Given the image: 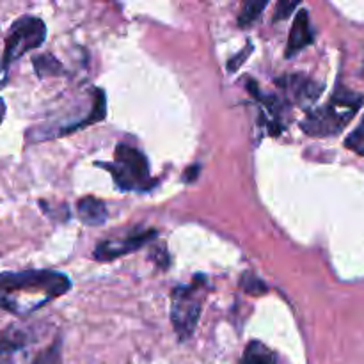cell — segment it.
I'll return each instance as SVG.
<instances>
[{
    "mask_svg": "<svg viewBox=\"0 0 364 364\" xmlns=\"http://www.w3.org/2000/svg\"><path fill=\"white\" fill-rule=\"evenodd\" d=\"M71 288L68 276L53 270L0 274V309L14 315L38 311Z\"/></svg>",
    "mask_w": 364,
    "mask_h": 364,
    "instance_id": "cell-1",
    "label": "cell"
},
{
    "mask_svg": "<svg viewBox=\"0 0 364 364\" xmlns=\"http://www.w3.org/2000/svg\"><path fill=\"white\" fill-rule=\"evenodd\" d=\"M363 102L364 96L347 91V89H340L334 92L327 105L306 116V119L301 123L302 130L311 137H331V135L340 134L350 123L355 112L361 109Z\"/></svg>",
    "mask_w": 364,
    "mask_h": 364,
    "instance_id": "cell-2",
    "label": "cell"
},
{
    "mask_svg": "<svg viewBox=\"0 0 364 364\" xmlns=\"http://www.w3.org/2000/svg\"><path fill=\"white\" fill-rule=\"evenodd\" d=\"M100 166H105L110 171L114 181L121 191L142 192L153 187L148 160L139 149L132 148V146L119 144L114 153V162L100 164Z\"/></svg>",
    "mask_w": 364,
    "mask_h": 364,
    "instance_id": "cell-3",
    "label": "cell"
},
{
    "mask_svg": "<svg viewBox=\"0 0 364 364\" xmlns=\"http://www.w3.org/2000/svg\"><path fill=\"white\" fill-rule=\"evenodd\" d=\"M206 281L198 277L188 287H178L171 299V322L180 340H187L194 333L201 316L203 301H205Z\"/></svg>",
    "mask_w": 364,
    "mask_h": 364,
    "instance_id": "cell-4",
    "label": "cell"
},
{
    "mask_svg": "<svg viewBox=\"0 0 364 364\" xmlns=\"http://www.w3.org/2000/svg\"><path fill=\"white\" fill-rule=\"evenodd\" d=\"M46 38V27L43 20L36 16H23L14 21L11 27L9 36L6 39V50H4L2 70H6L11 63L20 59L23 53L39 48Z\"/></svg>",
    "mask_w": 364,
    "mask_h": 364,
    "instance_id": "cell-5",
    "label": "cell"
},
{
    "mask_svg": "<svg viewBox=\"0 0 364 364\" xmlns=\"http://www.w3.org/2000/svg\"><path fill=\"white\" fill-rule=\"evenodd\" d=\"M156 237L155 230L142 231V233L130 235L127 238H121V240H103L98 247L95 249L92 256L100 262H110V259H116L119 256L130 255V252L137 251L139 247L148 244L151 238Z\"/></svg>",
    "mask_w": 364,
    "mask_h": 364,
    "instance_id": "cell-6",
    "label": "cell"
},
{
    "mask_svg": "<svg viewBox=\"0 0 364 364\" xmlns=\"http://www.w3.org/2000/svg\"><path fill=\"white\" fill-rule=\"evenodd\" d=\"M313 28L311 23H309V14L306 9H301L295 16L294 27L290 31V38H288V45H287V59H291V57L297 55L299 52L309 46L313 43Z\"/></svg>",
    "mask_w": 364,
    "mask_h": 364,
    "instance_id": "cell-7",
    "label": "cell"
},
{
    "mask_svg": "<svg viewBox=\"0 0 364 364\" xmlns=\"http://www.w3.org/2000/svg\"><path fill=\"white\" fill-rule=\"evenodd\" d=\"M283 84L299 103L315 102L320 96V92H322V85L315 84V82L308 80L304 77H288L284 78Z\"/></svg>",
    "mask_w": 364,
    "mask_h": 364,
    "instance_id": "cell-8",
    "label": "cell"
},
{
    "mask_svg": "<svg viewBox=\"0 0 364 364\" xmlns=\"http://www.w3.org/2000/svg\"><path fill=\"white\" fill-rule=\"evenodd\" d=\"M80 220L87 226H100L107 220V206L98 198H84L77 205Z\"/></svg>",
    "mask_w": 364,
    "mask_h": 364,
    "instance_id": "cell-9",
    "label": "cell"
},
{
    "mask_svg": "<svg viewBox=\"0 0 364 364\" xmlns=\"http://www.w3.org/2000/svg\"><path fill=\"white\" fill-rule=\"evenodd\" d=\"M25 348V336L18 331H7L0 340V364H16V355Z\"/></svg>",
    "mask_w": 364,
    "mask_h": 364,
    "instance_id": "cell-10",
    "label": "cell"
},
{
    "mask_svg": "<svg viewBox=\"0 0 364 364\" xmlns=\"http://www.w3.org/2000/svg\"><path fill=\"white\" fill-rule=\"evenodd\" d=\"M240 364H276L272 352L259 341H252L247 345Z\"/></svg>",
    "mask_w": 364,
    "mask_h": 364,
    "instance_id": "cell-11",
    "label": "cell"
},
{
    "mask_svg": "<svg viewBox=\"0 0 364 364\" xmlns=\"http://www.w3.org/2000/svg\"><path fill=\"white\" fill-rule=\"evenodd\" d=\"M34 70L39 77H48V75H64V68L55 57L52 55H39L32 59Z\"/></svg>",
    "mask_w": 364,
    "mask_h": 364,
    "instance_id": "cell-12",
    "label": "cell"
},
{
    "mask_svg": "<svg viewBox=\"0 0 364 364\" xmlns=\"http://www.w3.org/2000/svg\"><path fill=\"white\" fill-rule=\"evenodd\" d=\"M267 7V2H247L242 7L240 14H238V25L240 27H249L255 23L259 18L262 11Z\"/></svg>",
    "mask_w": 364,
    "mask_h": 364,
    "instance_id": "cell-13",
    "label": "cell"
},
{
    "mask_svg": "<svg viewBox=\"0 0 364 364\" xmlns=\"http://www.w3.org/2000/svg\"><path fill=\"white\" fill-rule=\"evenodd\" d=\"M32 364H63V350H60V341L50 345L43 352L36 355Z\"/></svg>",
    "mask_w": 364,
    "mask_h": 364,
    "instance_id": "cell-14",
    "label": "cell"
},
{
    "mask_svg": "<svg viewBox=\"0 0 364 364\" xmlns=\"http://www.w3.org/2000/svg\"><path fill=\"white\" fill-rule=\"evenodd\" d=\"M345 146H347L348 149H352L354 153H358V155H364V116L361 123H359V127L347 137Z\"/></svg>",
    "mask_w": 364,
    "mask_h": 364,
    "instance_id": "cell-15",
    "label": "cell"
},
{
    "mask_svg": "<svg viewBox=\"0 0 364 364\" xmlns=\"http://www.w3.org/2000/svg\"><path fill=\"white\" fill-rule=\"evenodd\" d=\"M240 284H242V288L247 291V294H252V295H262V294H265V291H267L265 283H263V281H259V279H256L252 274H244Z\"/></svg>",
    "mask_w": 364,
    "mask_h": 364,
    "instance_id": "cell-16",
    "label": "cell"
},
{
    "mask_svg": "<svg viewBox=\"0 0 364 364\" xmlns=\"http://www.w3.org/2000/svg\"><path fill=\"white\" fill-rule=\"evenodd\" d=\"M251 50H252V45H251V43H249V45L245 46V48L242 50V52L238 53V55H235L233 59H231L230 63H228V71H230V73H235V71H237L238 68H240L242 64L245 63V59H247V55H249V53H251Z\"/></svg>",
    "mask_w": 364,
    "mask_h": 364,
    "instance_id": "cell-17",
    "label": "cell"
},
{
    "mask_svg": "<svg viewBox=\"0 0 364 364\" xmlns=\"http://www.w3.org/2000/svg\"><path fill=\"white\" fill-rule=\"evenodd\" d=\"M297 4L294 2H279L276 7V14H274V20H287L291 13L295 11Z\"/></svg>",
    "mask_w": 364,
    "mask_h": 364,
    "instance_id": "cell-18",
    "label": "cell"
},
{
    "mask_svg": "<svg viewBox=\"0 0 364 364\" xmlns=\"http://www.w3.org/2000/svg\"><path fill=\"white\" fill-rule=\"evenodd\" d=\"M4 116H6V103H4V100L0 98V123L4 121Z\"/></svg>",
    "mask_w": 364,
    "mask_h": 364,
    "instance_id": "cell-19",
    "label": "cell"
}]
</instances>
